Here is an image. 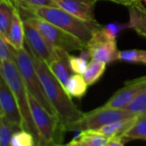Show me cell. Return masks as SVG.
Listing matches in <instances>:
<instances>
[{
	"instance_id": "obj_1",
	"label": "cell",
	"mask_w": 146,
	"mask_h": 146,
	"mask_svg": "<svg viewBox=\"0 0 146 146\" xmlns=\"http://www.w3.org/2000/svg\"><path fill=\"white\" fill-rule=\"evenodd\" d=\"M17 8L23 19L31 16L41 18L73 35L85 44L92 37L94 31L101 27L96 21H83L59 7L22 5Z\"/></svg>"
},
{
	"instance_id": "obj_2",
	"label": "cell",
	"mask_w": 146,
	"mask_h": 146,
	"mask_svg": "<svg viewBox=\"0 0 146 146\" xmlns=\"http://www.w3.org/2000/svg\"><path fill=\"white\" fill-rule=\"evenodd\" d=\"M35 69L40 77L45 95L60 118L64 126L80 119L84 113L71 101L64 86L50 70L48 64L32 56Z\"/></svg>"
},
{
	"instance_id": "obj_3",
	"label": "cell",
	"mask_w": 146,
	"mask_h": 146,
	"mask_svg": "<svg viewBox=\"0 0 146 146\" xmlns=\"http://www.w3.org/2000/svg\"><path fill=\"white\" fill-rule=\"evenodd\" d=\"M0 73H1L7 84H9L16 97L23 119V130L31 132L36 138L37 143L40 144L39 133L34 123L30 111L29 92L20 74V71L18 70L15 59L4 61L0 64Z\"/></svg>"
},
{
	"instance_id": "obj_4",
	"label": "cell",
	"mask_w": 146,
	"mask_h": 146,
	"mask_svg": "<svg viewBox=\"0 0 146 146\" xmlns=\"http://www.w3.org/2000/svg\"><path fill=\"white\" fill-rule=\"evenodd\" d=\"M29 101L32 118L39 133L40 145L61 144L65 130L60 118L58 115L49 113L29 93Z\"/></svg>"
},
{
	"instance_id": "obj_5",
	"label": "cell",
	"mask_w": 146,
	"mask_h": 146,
	"mask_svg": "<svg viewBox=\"0 0 146 146\" xmlns=\"http://www.w3.org/2000/svg\"><path fill=\"white\" fill-rule=\"evenodd\" d=\"M14 58L28 92L32 95L49 113L58 115L45 95L40 77L29 51L25 47L18 51L14 50Z\"/></svg>"
},
{
	"instance_id": "obj_6",
	"label": "cell",
	"mask_w": 146,
	"mask_h": 146,
	"mask_svg": "<svg viewBox=\"0 0 146 146\" xmlns=\"http://www.w3.org/2000/svg\"><path fill=\"white\" fill-rule=\"evenodd\" d=\"M119 32L118 25L108 24L96 29L90 40L85 45V50L90 58L106 64L118 60L119 50L116 43V35Z\"/></svg>"
},
{
	"instance_id": "obj_7",
	"label": "cell",
	"mask_w": 146,
	"mask_h": 146,
	"mask_svg": "<svg viewBox=\"0 0 146 146\" xmlns=\"http://www.w3.org/2000/svg\"><path fill=\"white\" fill-rule=\"evenodd\" d=\"M134 116L136 115L125 108H112L102 106L89 113H84L80 119L65 125L64 128L65 131L96 130L106 125Z\"/></svg>"
},
{
	"instance_id": "obj_8",
	"label": "cell",
	"mask_w": 146,
	"mask_h": 146,
	"mask_svg": "<svg viewBox=\"0 0 146 146\" xmlns=\"http://www.w3.org/2000/svg\"><path fill=\"white\" fill-rule=\"evenodd\" d=\"M23 20L37 29L55 48H59L68 52L84 51L85 49L86 44L78 38L41 18L31 16L23 18Z\"/></svg>"
},
{
	"instance_id": "obj_9",
	"label": "cell",
	"mask_w": 146,
	"mask_h": 146,
	"mask_svg": "<svg viewBox=\"0 0 146 146\" xmlns=\"http://www.w3.org/2000/svg\"><path fill=\"white\" fill-rule=\"evenodd\" d=\"M25 44L32 56L49 64L57 58L55 47L42 35V34L27 21H24Z\"/></svg>"
},
{
	"instance_id": "obj_10",
	"label": "cell",
	"mask_w": 146,
	"mask_h": 146,
	"mask_svg": "<svg viewBox=\"0 0 146 146\" xmlns=\"http://www.w3.org/2000/svg\"><path fill=\"white\" fill-rule=\"evenodd\" d=\"M145 89L146 76L126 81L124 86L118 90L102 106L112 108H125L127 105Z\"/></svg>"
},
{
	"instance_id": "obj_11",
	"label": "cell",
	"mask_w": 146,
	"mask_h": 146,
	"mask_svg": "<svg viewBox=\"0 0 146 146\" xmlns=\"http://www.w3.org/2000/svg\"><path fill=\"white\" fill-rule=\"evenodd\" d=\"M0 108L3 115L13 125L23 130V123L16 97L9 84L0 73Z\"/></svg>"
},
{
	"instance_id": "obj_12",
	"label": "cell",
	"mask_w": 146,
	"mask_h": 146,
	"mask_svg": "<svg viewBox=\"0 0 146 146\" xmlns=\"http://www.w3.org/2000/svg\"><path fill=\"white\" fill-rule=\"evenodd\" d=\"M58 7L85 22H96L95 6L98 0H54Z\"/></svg>"
},
{
	"instance_id": "obj_13",
	"label": "cell",
	"mask_w": 146,
	"mask_h": 146,
	"mask_svg": "<svg viewBox=\"0 0 146 146\" xmlns=\"http://www.w3.org/2000/svg\"><path fill=\"white\" fill-rule=\"evenodd\" d=\"M55 50L57 58L48 64V67L55 78L64 88L70 76L74 74L70 69L69 62L70 52L59 48H55Z\"/></svg>"
},
{
	"instance_id": "obj_14",
	"label": "cell",
	"mask_w": 146,
	"mask_h": 146,
	"mask_svg": "<svg viewBox=\"0 0 146 146\" xmlns=\"http://www.w3.org/2000/svg\"><path fill=\"white\" fill-rule=\"evenodd\" d=\"M129 21L125 26L135 30L138 35L146 38V9L142 1L132 3L128 6Z\"/></svg>"
},
{
	"instance_id": "obj_15",
	"label": "cell",
	"mask_w": 146,
	"mask_h": 146,
	"mask_svg": "<svg viewBox=\"0 0 146 146\" xmlns=\"http://www.w3.org/2000/svg\"><path fill=\"white\" fill-rule=\"evenodd\" d=\"M6 40L14 50L18 51L25 47L24 22L17 8L15 11L12 23L9 29Z\"/></svg>"
},
{
	"instance_id": "obj_16",
	"label": "cell",
	"mask_w": 146,
	"mask_h": 146,
	"mask_svg": "<svg viewBox=\"0 0 146 146\" xmlns=\"http://www.w3.org/2000/svg\"><path fill=\"white\" fill-rule=\"evenodd\" d=\"M136 117H137V115L134 117H131V118L121 119V120L106 125L99 129L92 130V131H94L97 134L102 135L108 138H112V137H121L124 139V134L133 125V123L136 119Z\"/></svg>"
},
{
	"instance_id": "obj_17",
	"label": "cell",
	"mask_w": 146,
	"mask_h": 146,
	"mask_svg": "<svg viewBox=\"0 0 146 146\" xmlns=\"http://www.w3.org/2000/svg\"><path fill=\"white\" fill-rule=\"evenodd\" d=\"M16 10L11 0H0V35L5 40Z\"/></svg>"
},
{
	"instance_id": "obj_18",
	"label": "cell",
	"mask_w": 146,
	"mask_h": 146,
	"mask_svg": "<svg viewBox=\"0 0 146 146\" xmlns=\"http://www.w3.org/2000/svg\"><path fill=\"white\" fill-rule=\"evenodd\" d=\"M88 86L89 85L83 75L74 73L69 78L64 89L70 97L80 99L84 96H85Z\"/></svg>"
},
{
	"instance_id": "obj_19",
	"label": "cell",
	"mask_w": 146,
	"mask_h": 146,
	"mask_svg": "<svg viewBox=\"0 0 146 146\" xmlns=\"http://www.w3.org/2000/svg\"><path fill=\"white\" fill-rule=\"evenodd\" d=\"M106 64H107L106 63L96 60V59L91 58L90 60V62L88 63L87 68L83 74L89 86L95 84L101 79V78L102 77V75L105 72Z\"/></svg>"
},
{
	"instance_id": "obj_20",
	"label": "cell",
	"mask_w": 146,
	"mask_h": 146,
	"mask_svg": "<svg viewBox=\"0 0 146 146\" xmlns=\"http://www.w3.org/2000/svg\"><path fill=\"white\" fill-rule=\"evenodd\" d=\"M124 138L146 140V112L137 115L133 125L124 134Z\"/></svg>"
},
{
	"instance_id": "obj_21",
	"label": "cell",
	"mask_w": 146,
	"mask_h": 146,
	"mask_svg": "<svg viewBox=\"0 0 146 146\" xmlns=\"http://www.w3.org/2000/svg\"><path fill=\"white\" fill-rule=\"evenodd\" d=\"M118 60L132 64H146V51L140 49H130L119 51Z\"/></svg>"
},
{
	"instance_id": "obj_22",
	"label": "cell",
	"mask_w": 146,
	"mask_h": 146,
	"mask_svg": "<svg viewBox=\"0 0 146 146\" xmlns=\"http://www.w3.org/2000/svg\"><path fill=\"white\" fill-rule=\"evenodd\" d=\"M37 141L35 136L26 130L16 131L11 140V146H36Z\"/></svg>"
},
{
	"instance_id": "obj_23",
	"label": "cell",
	"mask_w": 146,
	"mask_h": 146,
	"mask_svg": "<svg viewBox=\"0 0 146 146\" xmlns=\"http://www.w3.org/2000/svg\"><path fill=\"white\" fill-rule=\"evenodd\" d=\"M21 130L9 122L5 116L0 117V146H11V140L13 133Z\"/></svg>"
},
{
	"instance_id": "obj_24",
	"label": "cell",
	"mask_w": 146,
	"mask_h": 146,
	"mask_svg": "<svg viewBox=\"0 0 146 146\" xmlns=\"http://www.w3.org/2000/svg\"><path fill=\"white\" fill-rule=\"evenodd\" d=\"M135 115H138L146 112V89L138 94L125 108Z\"/></svg>"
},
{
	"instance_id": "obj_25",
	"label": "cell",
	"mask_w": 146,
	"mask_h": 146,
	"mask_svg": "<svg viewBox=\"0 0 146 146\" xmlns=\"http://www.w3.org/2000/svg\"><path fill=\"white\" fill-rule=\"evenodd\" d=\"M69 62L70 69L73 73L83 75L88 65L87 59L84 57H77L74 55H69Z\"/></svg>"
},
{
	"instance_id": "obj_26",
	"label": "cell",
	"mask_w": 146,
	"mask_h": 146,
	"mask_svg": "<svg viewBox=\"0 0 146 146\" xmlns=\"http://www.w3.org/2000/svg\"><path fill=\"white\" fill-rule=\"evenodd\" d=\"M15 59L14 49L7 42V40L0 35V64L5 60Z\"/></svg>"
},
{
	"instance_id": "obj_27",
	"label": "cell",
	"mask_w": 146,
	"mask_h": 146,
	"mask_svg": "<svg viewBox=\"0 0 146 146\" xmlns=\"http://www.w3.org/2000/svg\"><path fill=\"white\" fill-rule=\"evenodd\" d=\"M15 6L34 5V6H51L58 7L54 0H11Z\"/></svg>"
},
{
	"instance_id": "obj_28",
	"label": "cell",
	"mask_w": 146,
	"mask_h": 146,
	"mask_svg": "<svg viewBox=\"0 0 146 146\" xmlns=\"http://www.w3.org/2000/svg\"><path fill=\"white\" fill-rule=\"evenodd\" d=\"M106 146H124L123 137H115L109 139Z\"/></svg>"
},
{
	"instance_id": "obj_29",
	"label": "cell",
	"mask_w": 146,
	"mask_h": 146,
	"mask_svg": "<svg viewBox=\"0 0 146 146\" xmlns=\"http://www.w3.org/2000/svg\"><path fill=\"white\" fill-rule=\"evenodd\" d=\"M113 3H116L119 5H123L125 6H129L134 2L132 1V0H113Z\"/></svg>"
},
{
	"instance_id": "obj_30",
	"label": "cell",
	"mask_w": 146,
	"mask_h": 146,
	"mask_svg": "<svg viewBox=\"0 0 146 146\" xmlns=\"http://www.w3.org/2000/svg\"><path fill=\"white\" fill-rule=\"evenodd\" d=\"M54 146H66V144H63V143H61V144H57V145H54Z\"/></svg>"
},
{
	"instance_id": "obj_31",
	"label": "cell",
	"mask_w": 146,
	"mask_h": 146,
	"mask_svg": "<svg viewBox=\"0 0 146 146\" xmlns=\"http://www.w3.org/2000/svg\"><path fill=\"white\" fill-rule=\"evenodd\" d=\"M1 116H4L3 115V113H2V110H1V108H0V117Z\"/></svg>"
},
{
	"instance_id": "obj_32",
	"label": "cell",
	"mask_w": 146,
	"mask_h": 146,
	"mask_svg": "<svg viewBox=\"0 0 146 146\" xmlns=\"http://www.w3.org/2000/svg\"><path fill=\"white\" fill-rule=\"evenodd\" d=\"M133 2H137V1H142V0H132Z\"/></svg>"
},
{
	"instance_id": "obj_33",
	"label": "cell",
	"mask_w": 146,
	"mask_h": 146,
	"mask_svg": "<svg viewBox=\"0 0 146 146\" xmlns=\"http://www.w3.org/2000/svg\"><path fill=\"white\" fill-rule=\"evenodd\" d=\"M142 1H143V3H144L145 5H146V0H142Z\"/></svg>"
},
{
	"instance_id": "obj_34",
	"label": "cell",
	"mask_w": 146,
	"mask_h": 146,
	"mask_svg": "<svg viewBox=\"0 0 146 146\" xmlns=\"http://www.w3.org/2000/svg\"><path fill=\"white\" fill-rule=\"evenodd\" d=\"M99 1V0H98ZM107 1H111V2H113V0H107Z\"/></svg>"
},
{
	"instance_id": "obj_35",
	"label": "cell",
	"mask_w": 146,
	"mask_h": 146,
	"mask_svg": "<svg viewBox=\"0 0 146 146\" xmlns=\"http://www.w3.org/2000/svg\"><path fill=\"white\" fill-rule=\"evenodd\" d=\"M38 146H43V145H40V144H38Z\"/></svg>"
},
{
	"instance_id": "obj_36",
	"label": "cell",
	"mask_w": 146,
	"mask_h": 146,
	"mask_svg": "<svg viewBox=\"0 0 146 146\" xmlns=\"http://www.w3.org/2000/svg\"><path fill=\"white\" fill-rule=\"evenodd\" d=\"M36 146H38V144H37V145H36Z\"/></svg>"
}]
</instances>
